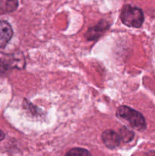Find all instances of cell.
Returning a JSON list of instances; mask_svg holds the SVG:
<instances>
[{
  "label": "cell",
  "mask_w": 155,
  "mask_h": 156,
  "mask_svg": "<svg viewBox=\"0 0 155 156\" xmlns=\"http://www.w3.org/2000/svg\"><path fill=\"white\" fill-rule=\"evenodd\" d=\"M116 115L127 120L131 126L137 130L143 131L146 129V121L142 114L128 106H120L116 111Z\"/></svg>",
  "instance_id": "1"
},
{
  "label": "cell",
  "mask_w": 155,
  "mask_h": 156,
  "mask_svg": "<svg viewBox=\"0 0 155 156\" xmlns=\"http://www.w3.org/2000/svg\"><path fill=\"white\" fill-rule=\"evenodd\" d=\"M120 19L126 26L138 28L144 22V15L139 8L126 5L122 9Z\"/></svg>",
  "instance_id": "2"
},
{
  "label": "cell",
  "mask_w": 155,
  "mask_h": 156,
  "mask_svg": "<svg viewBox=\"0 0 155 156\" xmlns=\"http://www.w3.org/2000/svg\"><path fill=\"white\" fill-rule=\"evenodd\" d=\"M109 25L107 21L101 20L97 25L88 29L85 34V37L88 41H96L109 28Z\"/></svg>",
  "instance_id": "3"
},
{
  "label": "cell",
  "mask_w": 155,
  "mask_h": 156,
  "mask_svg": "<svg viewBox=\"0 0 155 156\" xmlns=\"http://www.w3.org/2000/svg\"><path fill=\"white\" fill-rule=\"evenodd\" d=\"M102 140L106 147L109 149H115L118 147L121 143V137L112 129H108L102 133Z\"/></svg>",
  "instance_id": "4"
},
{
  "label": "cell",
  "mask_w": 155,
  "mask_h": 156,
  "mask_svg": "<svg viewBox=\"0 0 155 156\" xmlns=\"http://www.w3.org/2000/svg\"><path fill=\"white\" fill-rule=\"evenodd\" d=\"M24 57L14 58L12 56L10 59H0V73H3L7 70L13 68H24Z\"/></svg>",
  "instance_id": "5"
},
{
  "label": "cell",
  "mask_w": 155,
  "mask_h": 156,
  "mask_svg": "<svg viewBox=\"0 0 155 156\" xmlns=\"http://www.w3.org/2000/svg\"><path fill=\"white\" fill-rule=\"evenodd\" d=\"M13 30L9 22L0 21V48H4L12 39Z\"/></svg>",
  "instance_id": "6"
},
{
  "label": "cell",
  "mask_w": 155,
  "mask_h": 156,
  "mask_svg": "<svg viewBox=\"0 0 155 156\" xmlns=\"http://www.w3.org/2000/svg\"><path fill=\"white\" fill-rule=\"evenodd\" d=\"M18 0H0V12H12L16 10Z\"/></svg>",
  "instance_id": "7"
},
{
  "label": "cell",
  "mask_w": 155,
  "mask_h": 156,
  "mask_svg": "<svg viewBox=\"0 0 155 156\" xmlns=\"http://www.w3.org/2000/svg\"><path fill=\"white\" fill-rule=\"evenodd\" d=\"M119 133L121 140H122L125 143H129L134 138V133L125 126H123L119 129Z\"/></svg>",
  "instance_id": "8"
},
{
  "label": "cell",
  "mask_w": 155,
  "mask_h": 156,
  "mask_svg": "<svg viewBox=\"0 0 155 156\" xmlns=\"http://www.w3.org/2000/svg\"><path fill=\"white\" fill-rule=\"evenodd\" d=\"M65 156H92L87 149L81 148H74L71 149L65 154Z\"/></svg>",
  "instance_id": "9"
},
{
  "label": "cell",
  "mask_w": 155,
  "mask_h": 156,
  "mask_svg": "<svg viewBox=\"0 0 155 156\" xmlns=\"http://www.w3.org/2000/svg\"><path fill=\"white\" fill-rule=\"evenodd\" d=\"M5 139V133L3 131H2L1 129H0V141H2V140H3Z\"/></svg>",
  "instance_id": "10"
}]
</instances>
